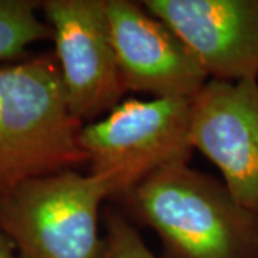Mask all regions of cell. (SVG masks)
I'll return each mask as SVG.
<instances>
[{
  "label": "cell",
  "instance_id": "6da1fadb",
  "mask_svg": "<svg viewBox=\"0 0 258 258\" xmlns=\"http://www.w3.org/2000/svg\"><path fill=\"white\" fill-rule=\"evenodd\" d=\"M118 198L169 258H258V215L189 162L164 166Z\"/></svg>",
  "mask_w": 258,
  "mask_h": 258
},
{
  "label": "cell",
  "instance_id": "277c9868",
  "mask_svg": "<svg viewBox=\"0 0 258 258\" xmlns=\"http://www.w3.org/2000/svg\"><path fill=\"white\" fill-rule=\"evenodd\" d=\"M189 101L128 99L83 125L79 144L91 174L105 176L118 198L158 169L189 162Z\"/></svg>",
  "mask_w": 258,
  "mask_h": 258
},
{
  "label": "cell",
  "instance_id": "30bf717a",
  "mask_svg": "<svg viewBox=\"0 0 258 258\" xmlns=\"http://www.w3.org/2000/svg\"><path fill=\"white\" fill-rule=\"evenodd\" d=\"M102 217L105 227L103 258H158L123 214L106 207Z\"/></svg>",
  "mask_w": 258,
  "mask_h": 258
},
{
  "label": "cell",
  "instance_id": "8992f818",
  "mask_svg": "<svg viewBox=\"0 0 258 258\" xmlns=\"http://www.w3.org/2000/svg\"><path fill=\"white\" fill-rule=\"evenodd\" d=\"M189 144L258 215V81H208L189 101Z\"/></svg>",
  "mask_w": 258,
  "mask_h": 258
},
{
  "label": "cell",
  "instance_id": "5b68a950",
  "mask_svg": "<svg viewBox=\"0 0 258 258\" xmlns=\"http://www.w3.org/2000/svg\"><path fill=\"white\" fill-rule=\"evenodd\" d=\"M74 118L83 125L120 103L125 89L112 43L106 0L40 2Z\"/></svg>",
  "mask_w": 258,
  "mask_h": 258
},
{
  "label": "cell",
  "instance_id": "7a4b0ae2",
  "mask_svg": "<svg viewBox=\"0 0 258 258\" xmlns=\"http://www.w3.org/2000/svg\"><path fill=\"white\" fill-rule=\"evenodd\" d=\"M82 126L69 109L55 53L0 66V197L88 164Z\"/></svg>",
  "mask_w": 258,
  "mask_h": 258
},
{
  "label": "cell",
  "instance_id": "52a82bcc",
  "mask_svg": "<svg viewBox=\"0 0 258 258\" xmlns=\"http://www.w3.org/2000/svg\"><path fill=\"white\" fill-rule=\"evenodd\" d=\"M106 16L125 92L192 99L208 82L184 42L141 2L106 0Z\"/></svg>",
  "mask_w": 258,
  "mask_h": 258
},
{
  "label": "cell",
  "instance_id": "ba28073f",
  "mask_svg": "<svg viewBox=\"0 0 258 258\" xmlns=\"http://www.w3.org/2000/svg\"><path fill=\"white\" fill-rule=\"evenodd\" d=\"M191 50L208 81H258V0H144Z\"/></svg>",
  "mask_w": 258,
  "mask_h": 258
},
{
  "label": "cell",
  "instance_id": "3957f363",
  "mask_svg": "<svg viewBox=\"0 0 258 258\" xmlns=\"http://www.w3.org/2000/svg\"><path fill=\"white\" fill-rule=\"evenodd\" d=\"M109 198L102 175L68 169L39 176L0 197V232L15 258H103L99 221Z\"/></svg>",
  "mask_w": 258,
  "mask_h": 258
},
{
  "label": "cell",
  "instance_id": "9c48e42d",
  "mask_svg": "<svg viewBox=\"0 0 258 258\" xmlns=\"http://www.w3.org/2000/svg\"><path fill=\"white\" fill-rule=\"evenodd\" d=\"M39 12L40 2L0 0V63L18 60L32 45L53 39Z\"/></svg>",
  "mask_w": 258,
  "mask_h": 258
},
{
  "label": "cell",
  "instance_id": "8fae6325",
  "mask_svg": "<svg viewBox=\"0 0 258 258\" xmlns=\"http://www.w3.org/2000/svg\"><path fill=\"white\" fill-rule=\"evenodd\" d=\"M0 258H15V249L5 234L0 232Z\"/></svg>",
  "mask_w": 258,
  "mask_h": 258
}]
</instances>
